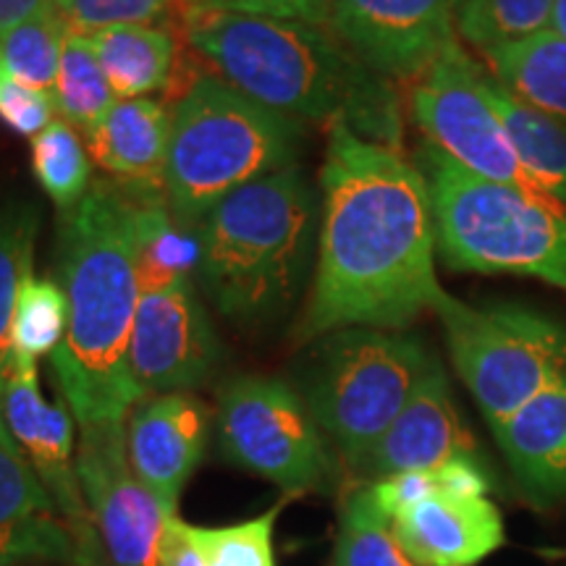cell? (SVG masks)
I'll list each match as a JSON object with an SVG mask.
<instances>
[{
    "label": "cell",
    "mask_w": 566,
    "mask_h": 566,
    "mask_svg": "<svg viewBox=\"0 0 566 566\" xmlns=\"http://www.w3.org/2000/svg\"><path fill=\"white\" fill-rule=\"evenodd\" d=\"M195 281L142 294L129 344V370L142 396L192 394L223 363V344Z\"/></svg>",
    "instance_id": "cell-13"
},
{
    "label": "cell",
    "mask_w": 566,
    "mask_h": 566,
    "mask_svg": "<svg viewBox=\"0 0 566 566\" xmlns=\"http://www.w3.org/2000/svg\"><path fill=\"white\" fill-rule=\"evenodd\" d=\"M488 76L459 42L422 74L412 92V113L428 145L483 179L509 184L551 200L527 168L495 113L485 87Z\"/></svg>",
    "instance_id": "cell-10"
},
{
    "label": "cell",
    "mask_w": 566,
    "mask_h": 566,
    "mask_svg": "<svg viewBox=\"0 0 566 566\" xmlns=\"http://www.w3.org/2000/svg\"><path fill=\"white\" fill-rule=\"evenodd\" d=\"M475 3V0H451V9H454V19L459 17V13H464L470 6Z\"/></svg>",
    "instance_id": "cell-40"
},
{
    "label": "cell",
    "mask_w": 566,
    "mask_h": 566,
    "mask_svg": "<svg viewBox=\"0 0 566 566\" xmlns=\"http://www.w3.org/2000/svg\"><path fill=\"white\" fill-rule=\"evenodd\" d=\"M294 501L281 495L279 504L252 520L237 522L229 527H195L192 535L200 546L208 566H275L273 530L279 514Z\"/></svg>",
    "instance_id": "cell-33"
},
{
    "label": "cell",
    "mask_w": 566,
    "mask_h": 566,
    "mask_svg": "<svg viewBox=\"0 0 566 566\" xmlns=\"http://www.w3.org/2000/svg\"><path fill=\"white\" fill-rule=\"evenodd\" d=\"M433 363L417 336L344 328L317 338L294 370V388L346 464L357 467L407 407Z\"/></svg>",
    "instance_id": "cell-7"
},
{
    "label": "cell",
    "mask_w": 566,
    "mask_h": 566,
    "mask_svg": "<svg viewBox=\"0 0 566 566\" xmlns=\"http://www.w3.org/2000/svg\"><path fill=\"white\" fill-rule=\"evenodd\" d=\"M485 87L522 166L541 184L546 197L566 205V124L516 101L491 76Z\"/></svg>",
    "instance_id": "cell-24"
},
{
    "label": "cell",
    "mask_w": 566,
    "mask_h": 566,
    "mask_svg": "<svg viewBox=\"0 0 566 566\" xmlns=\"http://www.w3.org/2000/svg\"><path fill=\"white\" fill-rule=\"evenodd\" d=\"M38 229V205L27 200L0 202V396H3L11 357L13 310H17L21 281L32 271Z\"/></svg>",
    "instance_id": "cell-26"
},
{
    "label": "cell",
    "mask_w": 566,
    "mask_h": 566,
    "mask_svg": "<svg viewBox=\"0 0 566 566\" xmlns=\"http://www.w3.org/2000/svg\"><path fill=\"white\" fill-rule=\"evenodd\" d=\"M55 101L48 92L32 90L13 80L0 69V122L13 134L24 139H34L53 122Z\"/></svg>",
    "instance_id": "cell-34"
},
{
    "label": "cell",
    "mask_w": 566,
    "mask_h": 566,
    "mask_svg": "<svg viewBox=\"0 0 566 566\" xmlns=\"http://www.w3.org/2000/svg\"><path fill=\"white\" fill-rule=\"evenodd\" d=\"M90 163L87 145L63 118H53L32 139V174L61 212L74 210L87 197Z\"/></svg>",
    "instance_id": "cell-28"
},
{
    "label": "cell",
    "mask_w": 566,
    "mask_h": 566,
    "mask_svg": "<svg viewBox=\"0 0 566 566\" xmlns=\"http://www.w3.org/2000/svg\"><path fill=\"white\" fill-rule=\"evenodd\" d=\"M132 233L142 294L197 279L200 239L195 229L176 221L166 202H134Z\"/></svg>",
    "instance_id": "cell-23"
},
{
    "label": "cell",
    "mask_w": 566,
    "mask_h": 566,
    "mask_svg": "<svg viewBox=\"0 0 566 566\" xmlns=\"http://www.w3.org/2000/svg\"><path fill=\"white\" fill-rule=\"evenodd\" d=\"M192 9L244 13V17L307 21V24L328 27L331 0H189Z\"/></svg>",
    "instance_id": "cell-35"
},
{
    "label": "cell",
    "mask_w": 566,
    "mask_h": 566,
    "mask_svg": "<svg viewBox=\"0 0 566 566\" xmlns=\"http://www.w3.org/2000/svg\"><path fill=\"white\" fill-rule=\"evenodd\" d=\"M158 566H208L192 535V525H187L179 516H171L166 530H163Z\"/></svg>",
    "instance_id": "cell-37"
},
{
    "label": "cell",
    "mask_w": 566,
    "mask_h": 566,
    "mask_svg": "<svg viewBox=\"0 0 566 566\" xmlns=\"http://www.w3.org/2000/svg\"><path fill=\"white\" fill-rule=\"evenodd\" d=\"M66 34L53 9L38 13L0 38V69L27 87L53 95Z\"/></svg>",
    "instance_id": "cell-30"
},
{
    "label": "cell",
    "mask_w": 566,
    "mask_h": 566,
    "mask_svg": "<svg viewBox=\"0 0 566 566\" xmlns=\"http://www.w3.org/2000/svg\"><path fill=\"white\" fill-rule=\"evenodd\" d=\"M84 566L74 535L21 454L0 407V566Z\"/></svg>",
    "instance_id": "cell-17"
},
{
    "label": "cell",
    "mask_w": 566,
    "mask_h": 566,
    "mask_svg": "<svg viewBox=\"0 0 566 566\" xmlns=\"http://www.w3.org/2000/svg\"><path fill=\"white\" fill-rule=\"evenodd\" d=\"M391 527L417 566H475L504 546V520L485 495L436 493L396 512Z\"/></svg>",
    "instance_id": "cell-19"
},
{
    "label": "cell",
    "mask_w": 566,
    "mask_h": 566,
    "mask_svg": "<svg viewBox=\"0 0 566 566\" xmlns=\"http://www.w3.org/2000/svg\"><path fill=\"white\" fill-rule=\"evenodd\" d=\"M334 566H417L396 541L391 516L378 506L370 483H359L344 493Z\"/></svg>",
    "instance_id": "cell-25"
},
{
    "label": "cell",
    "mask_w": 566,
    "mask_h": 566,
    "mask_svg": "<svg viewBox=\"0 0 566 566\" xmlns=\"http://www.w3.org/2000/svg\"><path fill=\"white\" fill-rule=\"evenodd\" d=\"M313 292L296 344L344 328L401 331L436 310V216L428 181L396 147L331 126L321 168Z\"/></svg>",
    "instance_id": "cell-1"
},
{
    "label": "cell",
    "mask_w": 566,
    "mask_h": 566,
    "mask_svg": "<svg viewBox=\"0 0 566 566\" xmlns=\"http://www.w3.org/2000/svg\"><path fill=\"white\" fill-rule=\"evenodd\" d=\"M126 420L80 424L76 472L92 525L113 566H158V546L171 514L134 475L126 454Z\"/></svg>",
    "instance_id": "cell-11"
},
{
    "label": "cell",
    "mask_w": 566,
    "mask_h": 566,
    "mask_svg": "<svg viewBox=\"0 0 566 566\" xmlns=\"http://www.w3.org/2000/svg\"><path fill=\"white\" fill-rule=\"evenodd\" d=\"M82 38L95 51L118 101L171 90L181 55V38L171 27L124 24Z\"/></svg>",
    "instance_id": "cell-21"
},
{
    "label": "cell",
    "mask_w": 566,
    "mask_h": 566,
    "mask_svg": "<svg viewBox=\"0 0 566 566\" xmlns=\"http://www.w3.org/2000/svg\"><path fill=\"white\" fill-rule=\"evenodd\" d=\"M438 493L462 495V499H478L485 495L491 488L485 470L480 467L478 457H457L433 470Z\"/></svg>",
    "instance_id": "cell-36"
},
{
    "label": "cell",
    "mask_w": 566,
    "mask_h": 566,
    "mask_svg": "<svg viewBox=\"0 0 566 566\" xmlns=\"http://www.w3.org/2000/svg\"><path fill=\"white\" fill-rule=\"evenodd\" d=\"M441 317L454 367L480 412L499 430L543 388L566 378V331L522 307H472L449 292Z\"/></svg>",
    "instance_id": "cell-8"
},
{
    "label": "cell",
    "mask_w": 566,
    "mask_h": 566,
    "mask_svg": "<svg viewBox=\"0 0 566 566\" xmlns=\"http://www.w3.org/2000/svg\"><path fill=\"white\" fill-rule=\"evenodd\" d=\"M181 40L210 74L283 118L344 124L359 137L399 147L394 90L328 27L189 9Z\"/></svg>",
    "instance_id": "cell-2"
},
{
    "label": "cell",
    "mask_w": 566,
    "mask_h": 566,
    "mask_svg": "<svg viewBox=\"0 0 566 566\" xmlns=\"http://www.w3.org/2000/svg\"><path fill=\"white\" fill-rule=\"evenodd\" d=\"M53 101L59 118L82 134H87L118 101L101 61L82 34H66Z\"/></svg>",
    "instance_id": "cell-27"
},
{
    "label": "cell",
    "mask_w": 566,
    "mask_h": 566,
    "mask_svg": "<svg viewBox=\"0 0 566 566\" xmlns=\"http://www.w3.org/2000/svg\"><path fill=\"white\" fill-rule=\"evenodd\" d=\"M493 80L516 101L566 124V40L554 30L485 51Z\"/></svg>",
    "instance_id": "cell-22"
},
{
    "label": "cell",
    "mask_w": 566,
    "mask_h": 566,
    "mask_svg": "<svg viewBox=\"0 0 566 566\" xmlns=\"http://www.w3.org/2000/svg\"><path fill=\"white\" fill-rule=\"evenodd\" d=\"M321 189L300 163L258 179L197 226V281L239 328L281 321L304 292L317 258Z\"/></svg>",
    "instance_id": "cell-4"
},
{
    "label": "cell",
    "mask_w": 566,
    "mask_h": 566,
    "mask_svg": "<svg viewBox=\"0 0 566 566\" xmlns=\"http://www.w3.org/2000/svg\"><path fill=\"white\" fill-rule=\"evenodd\" d=\"M124 424L134 475L176 514L184 488L208 449V405L189 391L142 396Z\"/></svg>",
    "instance_id": "cell-15"
},
{
    "label": "cell",
    "mask_w": 566,
    "mask_h": 566,
    "mask_svg": "<svg viewBox=\"0 0 566 566\" xmlns=\"http://www.w3.org/2000/svg\"><path fill=\"white\" fill-rule=\"evenodd\" d=\"M3 420L21 454L38 472V478L51 493L55 509L74 535L84 566H103V543L97 535L84 501L80 472H76V433L74 415L66 401H48L40 388L38 363L9 357L6 370Z\"/></svg>",
    "instance_id": "cell-12"
},
{
    "label": "cell",
    "mask_w": 566,
    "mask_h": 566,
    "mask_svg": "<svg viewBox=\"0 0 566 566\" xmlns=\"http://www.w3.org/2000/svg\"><path fill=\"white\" fill-rule=\"evenodd\" d=\"M551 30L562 34L566 40V0H556L554 6V19H551Z\"/></svg>",
    "instance_id": "cell-39"
},
{
    "label": "cell",
    "mask_w": 566,
    "mask_h": 566,
    "mask_svg": "<svg viewBox=\"0 0 566 566\" xmlns=\"http://www.w3.org/2000/svg\"><path fill=\"white\" fill-rule=\"evenodd\" d=\"M436 216V247L454 271L512 273L566 292V210L467 171L428 145L417 155Z\"/></svg>",
    "instance_id": "cell-6"
},
{
    "label": "cell",
    "mask_w": 566,
    "mask_h": 566,
    "mask_svg": "<svg viewBox=\"0 0 566 566\" xmlns=\"http://www.w3.org/2000/svg\"><path fill=\"white\" fill-rule=\"evenodd\" d=\"M171 105L155 97L116 101L84 134L90 160L134 202H166Z\"/></svg>",
    "instance_id": "cell-18"
},
{
    "label": "cell",
    "mask_w": 566,
    "mask_h": 566,
    "mask_svg": "<svg viewBox=\"0 0 566 566\" xmlns=\"http://www.w3.org/2000/svg\"><path fill=\"white\" fill-rule=\"evenodd\" d=\"M51 9L69 34H90L108 27L153 24L179 32L189 0H51Z\"/></svg>",
    "instance_id": "cell-32"
},
{
    "label": "cell",
    "mask_w": 566,
    "mask_h": 566,
    "mask_svg": "<svg viewBox=\"0 0 566 566\" xmlns=\"http://www.w3.org/2000/svg\"><path fill=\"white\" fill-rule=\"evenodd\" d=\"M218 446L226 462L271 480L283 495L328 493L338 464L328 438L292 384L239 375L218 391Z\"/></svg>",
    "instance_id": "cell-9"
},
{
    "label": "cell",
    "mask_w": 566,
    "mask_h": 566,
    "mask_svg": "<svg viewBox=\"0 0 566 566\" xmlns=\"http://www.w3.org/2000/svg\"><path fill=\"white\" fill-rule=\"evenodd\" d=\"M556 0H475L457 17V30L478 51L551 30Z\"/></svg>",
    "instance_id": "cell-31"
},
{
    "label": "cell",
    "mask_w": 566,
    "mask_h": 566,
    "mask_svg": "<svg viewBox=\"0 0 566 566\" xmlns=\"http://www.w3.org/2000/svg\"><path fill=\"white\" fill-rule=\"evenodd\" d=\"M69 328V296L53 279H42L30 271L19 289L17 310L11 323V357H48L59 349Z\"/></svg>",
    "instance_id": "cell-29"
},
{
    "label": "cell",
    "mask_w": 566,
    "mask_h": 566,
    "mask_svg": "<svg viewBox=\"0 0 566 566\" xmlns=\"http://www.w3.org/2000/svg\"><path fill=\"white\" fill-rule=\"evenodd\" d=\"M168 105L166 205L187 229L197 231L226 197L294 166L300 155L302 124L254 103L202 63Z\"/></svg>",
    "instance_id": "cell-5"
},
{
    "label": "cell",
    "mask_w": 566,
    "mask_h": 566,
    "mask_svg": "<svg viewBox=\"0 0 566 566\" xmlns=\"http://www.w3.org/2000/svg\"><path fill=\"white\" fill-rule=\"evenodd\" d=\"M451 0H331L328 30L375 74L422 76L454 45Z\"/></svg>",
    "instance_id": "cell-14"
},
{
    "label": "cell",
    "mask_w": 566,
    "mask_h": 566,
    "mask_svg": "<svg viewBox=\"0 0 566 566\" xmlns=\"http://www.w3.org/2000/svg\"><path fill=\"white\" fill-rule=\"evenodd\" d=\"M509 470L533 506L566 501V378L543 388L493 430Z\"/></svg>",
    "instance_id": "cell-20"
},
{
    "label": "cell",
    "mask_w": 566,
    "mask_h": 566,
    "mask_svg": "<svg viewBox=\"0 0 566 566\" xmlns=\"http://www.w3.org/2000/svg\"><path fill=\"white\" fill-rule=\"evenodd\" d=\"M48 9L51 0H0V38Z\"/></svg>",
    "instance_id": "cell-38"
},
{
    "label": "cell",
    "mask_w": 566,
    "mask_h": 566,
    "mask_svg": "<svg viewBox=\"0 0 566 566\" xmlns=\"http://www.w3.org/2000/svg\"><path fill=\"white\" fill-rule=\"evenodd\" d=\"M457 457H475V441L454 405L449 378L433 357L407 407L354 472L365 483H375L401 472L436 470Z\"/></svg>",
    "instance_id": "cell-16"
},
{
    "label": "cell",
    "mask_w": 566,
    "mask_h": 566,
    "mask_svg": "<svg viewBox=\"0 0 566 566\" xmlns=\"http://www.w3.org/2000/svg\"><path fill=\"white\" fill-rule=\"evenodd\" d=\"M134 200L97 181L74 210L61 212L59 265L69 328L53 352L61 396L80 424L126 420L142 399L129 344L142 286L134 263Z\"/></svg>",
    "instance_id": "cell-3"
}]
</instances>
